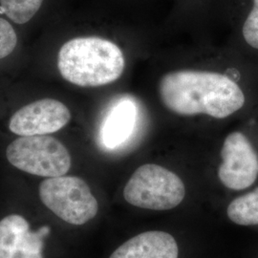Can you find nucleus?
<instances>
[{
  "mask_svg": "<svg viewBox=\"0 0 258 258\" xmlns=\"http://www.w3.org/2000/svg\"><path fill=\"white\" fill-rule=\"evenodd\" d=\"M41 202L57 217L81 226L92 220L99 204L86 182L76 176L48 178L39 184Z\"/></svg>",
  "mask_w": 258,
  "mask_h": 258,
  "instance_id": "nucleus-5",
  "label": "nucleus"
},
{
  "mask_svg": "<svg viewBox=\"0 0 258 258\" xmlns=\"http://www.w3.org/2000/svg\"><path fill=\"white\" fill-rule=\"evenodd\" d=\"M174 237L165 231H147L132 237L109 258H178Z\"/></svg>",
  "mask_w": 258,
  "mask_h": 258,
  "instance_id": "nucleus-9",
  "label": "nucleus"
},
{
  "mask_svg": "<svg viewBox=\"0 0 258 258\" xmlns=\"http://www.w3.org/2000/svg\"><path fill=\"white\" fill-rule=\"evenodd\" d=\"M57 68L68 83L98 87L120 79L125 68V57L120 47L109 39L74 37L60 47Z\"/></svg>",
  "mask_w": 258,
  "mask_h": 258,
  "instance_id": "nucleus-2",
  "label": "nucleus"
},
{
  "mask_svg": "<svg viewBox=\"0 0 258 258\" xmlns=\"http://www.w3.org/2000/svg\"><path fill=\"white\" fill-rule=\"evenodd\" d=\"M166 109L179 116L207 115L226 119L246 104V94L229 76L202 70H177L164 75L158 85Z\"/></svg>",
  "mask_w": 258,
  "mask_h": 258,
  "instance_id": "nucleus-1",
  "label": "nucleus"
},
{
  "mask_svg": "<svg viewBox=\"0 0 258 258\" xmlns=\"http://www.w3.org/2000/svg\"><path fill=\"white\" fill-rule=\"evenodd\" d=\"M49 233V227L31 231L19 214L6 216L0 221V258H43V239Z\"/></svg>",
  "mask_w": 258,
  "mask_h": 258,
  "instance_id": "nucleus-8",
  "label": "nucleus"
},
{
  "mask_svg": "<svg viewBox=\"0 0 258 258\" xmlns=\"http://www.w3.org/2000/svg\"><path fill=\"white\" fill-rule=\"evenodd\" d=\"M228 216L241 226L258 225V187L235 198L228 207Z\"/></svg>",
  "mask_w": 258,
  "mask_h": 258,
  "instance_id": "nucleus-11",
  "label": "nucleus"
},
{
  "mask_svg": "<svg viewBox=\"0 0 258 258\" xmlns=\"http://www.w3.org/2000/svg\"><path fill=\"white\" fill-rule=\"evenodd\" d=\"M12 166L32 175L41 177L63 176L71 167L68 149L58 140L47 136H20L6 149Z\"/></svg>",
  "mask_w": 258,
  "mask_h": 258,
  "instance_id": "nucleus-4",
  "label": "nucleus"
},
{
  "mask_svg": "<svg viewBox=\"0 0 258 258\" xmlns=\"http://www.w3.org/2000/svg\"><path fill=\"white\" fill-rule=\"evenodd\" d=\"M136 103L128 98L115 102L102 122L100 138L104 148L115 149L123 145L133 133L137 121Z\"/></svg>",
  "mask_w": 258,
  "mask_h": 258,
  "instance_id": "nucleus-10",
  "label": "nucleus"
},
{
  "mask_svg": "<svg viewBox=\"0 0 258 258\" xmlns=\"http://www.w3.org/2000/svg\"><path fill=\"white\" fill-rule=\"evenodd\" d=\"M18 44V36L8 20L0 18V59L9 56Z\"/></svg>",
  "mask_w": 258,
  "mask_h": 258,
  "instance_id": "nucleus-14",
  "label": "nucleus"
},
{
  "mask_svg": "<svg viewBox=\"0 0 258 258\" xmlns=\"http://www.w3.org/2000/svg\"><path fill=\"white\" fill-rule=\"evenodd\" d=\"M184 195L185 187L181 178L155 164L139 166L123 189L127 203L152 211L174 209L182 203Z\"/></svg>",
  "mask_w": 258,
  "mask_h": 258,
  "instance_id": "nucleus-3",
  "label": "nucleus"
},
{
  "mask_svg": "<svg viewBox=\"0 0 258 258\" xmlns=\"http://www.w3.org/2000/svg\"><path fill=\"white\" fill-rule=\"evenodd\" d=\"M241 34L245 43L258 51V0H249V9L242 22Z\"/></svg>",
  "mask_w": 258,
  "mask_h": 258,
  "instance_id": "nucleus-13",
  "label": "nucleus"
},
{
  "mask_svg": "<svg viewBox=\"0 0 258 258\" xmlns=\"http://www.w3.org/2000/svg\"><path fill=\"white\" fill-rule=\"evenodd\" d=\"M218 177L226 187L242 190L258 177V154L249 138L240 131L230 133L224 141Z\"/></svg>",
  "mask_w": 258,
  "mask_h": 258,
  "instance_id": "nucleus-6",
  "label": "nucleus"
},
{
  "mask_svg": "<svg viewBox=\"0 0 258 258\" xmlns=\"http://www.w3.org/2000/svg\"><path fill=\"white\" fill-rule=\"evenodd\" d=\"M71 120L70 109L55 99H41L28 103L15 112L9 129L19 136H37L55 133Z\"/></svg>",
  "mask_w": 258,
  "mask_h": 258,
  "instance_id": "nucleus-7",
  "label": "nucleus"
},
{
  "mask_svg": "<svg viewBox=\"0 0 258 258\" xmlns=\"http://www.w3.org/2000/svg\"><path fill=\"white\" fill-rule=\"evenodd\" d=\"M42 4L43 0H0V9L13 22L22 25L37 15Z\"/></svg>",
  "mask_w": 258,
  "mask_h": 258,
  "instance_id": "nucleus-12",
  "label": "nucleus"
}]
</instances>
